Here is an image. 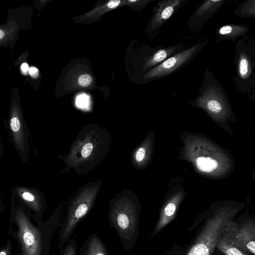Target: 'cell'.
<instances>
[{
    "mask_svg": "<svg viewBox=\"0 0 255 255\" xmlns=\"http://www.w3.org/2000/svg\"><path fill=\"white\" fill-rule=\"evenodd\" d=\"M233 83L239 92L255 94V39L241 38L235 43Z\"/></svg>",
    "mask_w": 255,
    "mask_h": 255,
    "instance_id": "obj_1",
    "label": "cell"
},
{
    "mask_svg": "<svg viewBox=\"0 0 255 255\" xmlns=\"http://www.w3.org/2000/svg\"><path fill=\"white\" fill-rule=\"evenodd\" d=\"M231 216L220 213L206 221L196 241L186 255H212L223 226L231 221Z\"/></svg>",
    "mask_w": 255,
    "mask_h": 255,
    "instance_id": "obj_2",
    "label": "cell"
},
{
    "mask_svg": "<svg viewBox=\"0 0 255 255\" xmlns=\"http://www.w3.org/2000/svg\"><path fill=\"white\" fill-rule=\"evenodd\" d=\"M209 42V40L207 39L182 50L149 70L143 75V79H162L178 71L195 58Z\"/></svg>",
    "mask_w": 255,
    "mask_h": 255,
    "instance_id": "obj_3",
    "label": "cell"
},
{
    "mask_svg": "<svg viewBox=\"0 0 255 255\" xmlns=\"http://www.w3.org/2000/svg\"><path fill=\"white\" fill-rule=\"evenodd\" d=\"M15 220L18 228V237L24 255H41L42 236L40 231L29 220L21 205L13 207Z\"/></svg>",
    "mask_w": 255,
    "mask_h": 255,
    "instance_id": "obj_4",
    "label": "cell"
},
{
    "mask_svg": "<svg viewBox=\"0 0 255 255\" xmlns=\"http://www.w3.org/2000/svg\"><path fill=\"white\" fill-rule=\"evenodd\" d=\"M221 236L244 252L255 255V223L254 220H248L241 224L230 221L222 228Z\"/></svg>",
    "mask_w": 255,
    "mask_h": 255,
    "instance_id": "obj_5",
    "label": "cell"
},
{
    "mask_svg": "<svg viewBox=\"0 0 255 255\" xmlns=\"http://www.w3.org/2000/svg\"><path fill=\"white\" fill-rule=\"evenodd\" d=\"M8 127L14 147L24 163L29 159L30 144L32 142L30 133L20 110L16 107L12 110Z\"/></svg>",
    "mask_w": 255,
    "mask_h": 255,
    "instance_id": "obj_6",
    "label": "cell"
},
{
    "mask_svg": "<svg viewBox=\"0 0 255 255\" xmlns=\"http://www.w3.org/2000/svg\"><path fill=\"white\" fill-rule=\"evenodd\" d=\"M188 1L187 0H159L147 26L146 31L148 35L151 37L154 36L160 27Z\"/></svg>",
    "mask_w": 255,
    "mask_h": 255,
    "instance_id": "obj_7",
    "label": "cell"
},
{
    "mask_svg": "<svg viewBox=\"0 0 255 255\" xmlns=\"http://www.w3.org/2000/svg\"><path fill=\"white\" fill-rule=\"evenodd\" d=\"M226 0H206L203 1L192 13L187 22L188 29L201 30L205 23L221 7Z\"/></svg>",
    "mask_w": 255,
    "mask_h": 255,
    "instance_id": "obj_8",
    "label": "cell"
},
{
    "mask_svg": "<svg viewBox=\"0 0 255 255\" xmlns=\"http://www.w3.org/2000/svg\"><path fill=\"white\" fill-rule=\"evenodd\" d=\"M11 192L19 201L37 214L43 209L44 201L42 194L36 188L23 185L14 186Z\"/></svg>",
    "mask_w": 255,
    "mask_h": 255,
    "instance_id": "obj_9",
    "label": "cell"
},
{
    "mask_svg": "<svg viewBox=\"0 0 255 255\" xmlns=\"http://www.w3.org/2000/svg\"><path fill=\"white\" fill-rule=\"evenodd\" d=\"M250 28L238 24H228L218 27L215 33L219 40L231 41L236 43L240 37L248 38Z\"/></svg>",
    "mask_w": 255,
    "mask_h": 255,
    "instance_id": "obj_10",
    "label": "cell"
},
{
    "mask_svg": "<svg viewBox=\"0 0 255 255\" xmlns=\"http://www.w3.org/2000/svg\"><path fill=\"white\" fill-rule=\"evenodd\" d=\"M183 44H177L167 47L158 49L149 56L143 64L144 70L157 66L171 56L182 50Z\"/></svg>",
    "mask_w": 255,
    "mask_h": 255,
    "instance_id": "obj_11",
    "label": "cell"
},
{
    "mask_svg": "<svg viewBox=\"0 0 255 255\" xmlns=\"http://www.w3.org/2000/svg\"><path fill=\"white\" fill-rule=\"evenodd\" d=\"M79 255H109L101 238L96 234L90 235L80 248Z\"/></svg>",
    "mask_w": 255,
    "mask_h": 255,
    "instance_id": "obj_12",
    "label": "cell"
},
{
    "mask_svg": "<svg viewBox=\"0 0 255 255\" xmlns=\"http://www.w3.org/2000/svg\"><path fill=\"white\" fill-rule=\"evenodd\" d=\"M127 0H110L105 4L98 5L92 10L85 13L80 18V20L97 18L106 12L115 9L120 6L126 4Z\"/></svg>",
    "mask_w": 255,
    "mask_h": 255,
    "instance_id": "obj_13",
    "label": "cell"
},
{
    "mask_svg": "<svg viewBox=\"0 0 255 255\" xmlns=\"http://www.w3.org/2000/svg\"><path fill=\"white\" fill-rule=\"evenodd\" d=\"M235 14L241 18H255V0H246L235 10Z\"/></svg>",
    "mask_w": 255,
    "mask_h": 255,
    "instance_id": "obj_14",
    "label": "cell"
},
{
    "mask_svg": "<svg viewBox=\"0 0 255 255\" xmlns=\"http://www.w3.org/2000/svg\"><path fill=\"white\" fill-rule=\"evenodd\" d=\"M216 247L225 255H249L241 249L227 242L221 236L217 241Z\"/></svg>",
    "mask_w": 255,
    "mask_h": 255,
    "instance_id": "obj_15",
    "label": "cell"
},
{
    "mask_svg": "<svg viewBox=\"0 0 255 255\" xmlns=\"http://www.w3.org/2000/svg\"><path fill=\"white\" fill-rule=\"evenodd\" d=\"M198 168L201 171L210 172L218 167V163L215 159L210 157H200L196 160Z\"/></svg>",
    "mask_w": 255,
    "mask_h": 255,
    "instance_id": "obj_16",
    "label": "cell"
},
{
    "mask_svg": "<svg viewBox=\"0 0 255 255\" xmlns=\"http://www.w3.org/2000/svg\"><path fill=\"white\" fill-rule=\"evenodd\" d=\"M77 246L74 239H70L62 250L60 251L59 255H77Z\"/></svg>",
    "mask_w": 255,
    "mask_h": 255,
    "instance_id": "obj_17",
    "label": "cell"
},
{
    "mask_svg": "<svg viewBox=\"0 0 255 255\" xmlns=\"http://www.w3.org/2000/svg\"><path fill=\"white\" fill-rule=\"evenodd\" d=\"M93 79L91 75L88 74L81 75L78 79V83L79 86L86 87L89 86L92 82Z\"/></svg>",
    "mask_w": 255,
    "mask_h": 255,
    "instance_id": "obj_18",
    "label": "cell"
},
{
    "mask_svg": "<svg viewBox=\"0 0 255 255\" xmlns=\"http://www.w3.org/2000/svg\"><path fill=\"white\" fill-rule=\"evenodd\" d=\"M93 149V145L91 143H86L82 148L81 151L82 156L84 157H87L91 153Z\"/></svg>",
    "mask_w": 255,
    "mask_h": 255,
    "instance_id": "obj_19",
    "label": "cell"
},
{
    "mask_svg": "<svg viewBox=\"0 0 255 255\" xmlns=\"http://www.w3.org/2000/svg\"><path fill=\"white\" fill-rule=\"evenodd\" d=\"M145 153V150L143 148H139L135 154L136 161L138 162L142 161L144 157Z\"/></svg>",
    "mask_w": 255,
    "mask_h": 255,
    "instance_id": "obj_20",
    "label": "cell"
},
{
    "mask_svg": "<svg viewBox=\"0 0 255 255\" xmlns=\"http://www.w3.org/2000/svg\"><path fill=\"white\" fill-rule=\"evenodd\" d=\"M28 72L31 76L35 77L37 76L38 70L35 67H30L28 69Z\"/></svg>",
    "mask_w": 255,
    "mask_h": 255,
    "instance_id": "obj_21",
    "label": "cell"
},
{
    "mask_svg": "<svg viewBox=\"0 0 255 255\" xmlns=\"http://www.w3.org/2000/svg\"><path fill=\"white\" fill-rule=\"evenodd\" d=\"M4 148L3 146V144L1 141L0 131V162L3 153Z\"/></svg>",
    "mask_w": 255,
    "mask_h": 255,
    "instance_id": "obj_22",
    "label": "cell"
},
{
    "mask_svg": "<svg viewBox=\"0 0 255 255\" xmlns=\"http://www.w3.org/2000/svg\"><path fill=\"white\" fill-rule=\"evenodd\" d=\"M21 69L24 73H26L29 69L28 64L25 63H23L21 66Z\"/></svg>",
    "mask_w": 255,
    "mask_h": 255,
    "instance_id": "obj_23",
    "label": "cell"
},
{
    "mask_svg": "<svg viewBox=\"0 0 255 255\" xmlns=\"http://www.w3.org/2000/svg\"><path fill=\"white\" fill-rule=\"evenodd\" d=\"M8 248L4 249L0 252V255H8Z\"/></svg>",
    "mask_w": 255,
    "mask_h": 255,
    "instance_id": "obj_24",
    "label": "cell"
},
{
    "mask_svg": "<svg viewBox=\"0 0 255 255\" xmlns=\"http://www.w3.org/2000/svg\"><path fill=\"white\" fill-rule=\"evenodd\" d=\"M4 36V32L3 30L0 29V39H2Z\"/></svg>",
    "mask_w": 255,
    "mask_h": 255,
    "instance_id": "obj_25",
    "label": "cell"
},
{
    "mask_svg": "<svg viewBox=\"0 0 255 255\" xmlns=\"http://www.w3.org/2000/svg\"><path fill=\"white\" fill-rule=\"evenodd\" d=\"M1 208H2V204H1V202L0 200V210L1 209Z\"/></svg>",
    "mask_w": 255,
    "mask_h": 255,
    "instance_id": "obj_26",
    "label": "cell"
},
{
    "mask_svg": "<svg viewBox=\"0 0 255 255\" xmlns=\"http://www.w3.org/2000/svg\"><path fill=\"white\" fill-rule=\"evenodd\" d=\"M22 255H24V254H23Z\"/></svg>",
    "mask_w": 255,
    "mask_h": 255,
    "instance_id": "obj_27",
    "label": "cell"
}]
</instances>
